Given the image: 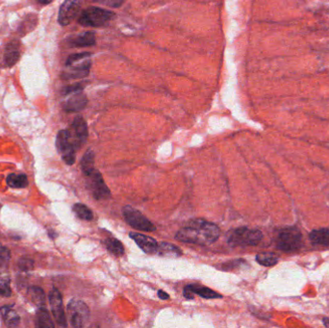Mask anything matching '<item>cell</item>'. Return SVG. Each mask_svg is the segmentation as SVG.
Returning a JSON list of instances; mask_svg holds the SVG:
<instances>
[{"instance_id":"8","label":"cell","mask_w":329,"mask_h":328,"mask_svg":"<svg viewBox=\"0 0 329 328\" xmlns=\"http://www.w3.org/2000/svg\"><path fill=\"white\" fill-rule=\"evenodd\" d=\"M49 303L55 321L59 327L66 328V317L63 307L62 295L56 288H53L49 293Z\"/></svg>"},{"instance_id":"34","label":"cell","mask_w":329,"mask_h":328,"mask_svg":"<svg viewBox=\"0 0 329 328\" xmlns=\"http://www.w3.org/2000/svg\"><path fill=\"white\" fill-rule=\"evenodd\" d=\"M96 1L110 7H119L123 2V0H96Z\"/></svg>"},{"instance_id":"27","label":"cell","mask_w":329,"mask_h":328,"mask_svg":"<svg viewBox=\"0 0 329 328\" xmlns=\"http://www.w3.org/2000/svg\"><path fill=\"white\" fill-rule=\"evenodd\" d=\"M256 261L265 266H271L278 262V257L274 253L265 252L256 256Z\"/></svg>"},{"instance_id":"4","label":"cell","mask_w":329,"mask_h":328,"mask_svg":"<svg viewBox=\"0 0 329 328\" xmlns=\"http://www.w3.org/2000/svg\"><path fill=\"white\" fill-rule=\"evenodd\" d=\"M67 317L73 328H84L90 320V309L87 304L79 299H72L67 304Z\"/></svg>"},{"instance_id":"13","label":"cell","mask_w":329,"mask_h":328,"mask_svg":"<svg viewBox=\"0 0 329 328\" xmlns=\"http://www.w3.org/2000/svg\"><path fill=\"white\" fill-rule=\"evenodd\" d=\"M129 235L132 240H134L139 247L142 248L145 253L151 254L157 251L158 243L153 238L136 232H131Z\"/></svg>"},{"instance_id":"18","label":"cell","mask_w":329,"mask_h":328,"mask_svg":"<svg viewBox=\"0 0 329 328\" xmlns=\"http://www.w3.org/2000/svg\"><path fill=\"white\" fill-rule=\"evenodd\" d=\"M19 45L20 44L17 41H13L7 45L6 53L4 56V61H5L6 66H14L20 60L21 54L19 51Z\"/></svg>"},{"instance_id":"7","label":"cell","mask_w":329,"mask_h":328,"mask_svg":"<svg viewBox=\"0 0 329 328\" xmlns=\"http://www.w3.org/2000/svg\"><path fill=\"white\" fill-rule=\"evenodd\" d=\"M56 147L66 164H73L75 162V146L73 145L68 130H61L56 138Z\"/></svg>"},{"instance_id":"6","label":"cell","mask_w":329,"mask_h":328,"mask_svg":"<svg viewBox=\"0 0 329 328\" xmlns=\"http://www.w3.org/2000/svg\"><path fill=\"white\" fill-rule=\"evenodd\" d=\"M123 215L126 223L135 229L145 232H153L156 229L154 225H152L148 219H146L140 211L136 210L129 205L123 207Z\"/></svg>"},{"instance_id":"30","label":"cell","mask_w":329,"mask_h":328,"mask_svg":"<svg viewBox=\"0 0 329 328\" xmlns=\"http://www.w3.org/2000/svg\"><path fill=\"white\" fill-rule=\"evenodd\" d=\"M11 253L9 249L0 243V268H6L10 262Z\"/></svg>"},{"instance_id":"31","label":"cell","mask_w":329,"mask_h":328,"mask_svg":"<svg viewBox=\"0 0 329 328\" xmlns=\"http://www.w3.org/2000/svg\"><path fill=\"white\" fill-rule=\"evenodd\" d=\"M91 56V53L84 52V53H77V54H72L70 55L67 60H66V66H71L77 62H81L85 59H88Z\"/></svg>"},{"instance_id":"33","label":"cell","mask_w":329,"mask_h":328,"mask_svg":"<svg viewBox=\"0 0 329 328\" xmlns=\"http://www.w3.org/2000/svg\"><path fill=\"white\" fill-rule=\"evenodd\" d=\"M83 85L84 84H82V83H78V84L67 86L63 90V95H69V94H75V93L81 92L84 88Z\"/></svg>"},{"instance_id":"9","label":"cell","mask_w":329,"mask_h":328,"mask_svg":"<svg viewBox=\"0 0 329 328\" xmlns=\"http://www.w3.org/2000/svg\"><path fill=\"white\" fill-rule=\"evenodd\" d=\"M88 187L96 199H106L111 197V193L106 186L100 172L95 169L88 175Z\"/></svg>"},{"instance_id":"11","label":"cell","mask_w":329,"mask_h":328,"mask_svg":"<svg viewBox=\"0 0 329 328\" xmlns=\"http://www.w3.org/2000/svg\"><path fill=\"white\" fill-rule=\"evenodd\" d=\"M80 2L79 0H66L60 7L58 21L61 25H68L79 14Z\"/></svg>"},{"instance_id":"14","label":"cell","mask_w":329,"mask_h":328,"mask_svg":"<svg viewBox=\"0 0 329 328\" xmlns=\"http://www.w3.org/2000/svg\"><path fill=\"white\" fill-rule=\"evenodd\" d=\"M70 66V69L62 73L61 77L63 79H78V78H84L86 77L90 72L91 62L89 60H85L80 65H72Z\"/></svg>"},{"instance_id":"1","label":"cell","mask_w":329,"mask_h":328,"mask_svg":"<svg viewBox=\"0 0 329 328\" xmlns=\"http://www.w3.org/2000/svg\"><path fill=\"white\" fill-rule=\"evenodd\" d=\"M220 234V228L215 224L196 219L179 230L175 235V239L183 243L209 245L216 242Z\"/></svg>"},{"instance_id":"24","label":"cell","mask_w":329,"mask_h":328,"mask_svg":"<svg viewBox=\"0 0 329 328\" xmlns=\"http://www.w3.org/2000/svg\"><path fill=\"white\" fill-rule=\"evenodd\" d=\"M81 168L86 176L95 170V153L93 150L87 151L83 156L81 160Z\"/></svg>"},{"instance_id":"32","label":"cell","mask_w":329,"mask_h":328,"mask_svg":"<svg viewBox=\"0 0 329 328\" xmlns=\"http://www.w3.org/2000/svg\"><path fill=\"white\" fill-rule=\"evenodd\" d=\"M33 266L34 261L33 259H31V258L22 257V258H21L20 261H19V267H20L21 270L28 271V270L32 269Z\"/></svg>"},{"instance_id":"3","label":"cell","mask_w":329,"mask_h":328,"mask_svg":"<svg viewBox=\"0 0 329 328\" xmlns=\"http://www.w3.org/2000/svg\"><path fill=\"white\" fill-rule=\"evenodd\" d=\"M114 16L115 14L111 11L98 7H90L81 13L78 22L83 26L99 27L109 22Z\"/></svg>"},{"instance_id":"2","label":"cell","mask_w":329,"mask_h":328,"mask_svg":"<svg viewBox=\"0 0 329 328\" xmlns=\"http://www.w3.org/2000/svg\"><path fill=\"white\" fill-rule=\"evenodd\" d=\"M263 234L256 229H248L247 227H240L231 230L227 234V242L231 246H257L262 240Z\"/></svg>"},{"instance_id":"12","label":"cell","mask_w":329,"mask_h":328,"mask_svg":"<svg viewBox=\"0 0 329 328\" xmlns=\"http://www.w3.org/2000/svg\"><path fill=\"white\" fill-rule=\"evenodd\" d=\"M184 296L188 299H193L195 297V295H199L203 298L207 299H213V298H222L223 295H220L219 293L203 286L199 285H188L185 290H184Z\"/></svg>"},{"instance_id":"17","label":"cell","mask_w":329,"mask_h":328,"mask_svg":"<svg viewBox=\"0 0 329 328\" xmlns=\"http://www.w3.org/2000/svg\"><path fill=\"white\" fill-rule=\"evenodd\" d=\"M68 41L70 46L73 47L91 46L96 44V35L92 31H88L70 39Z\"/></svg>"},{"instance_id":"29","label":"cell","mask_w":329,"mask_h":328,"mask_svg":"<svg viewBox=\"0 0 329 328\" xmlns=\"http://www.w3.org/2000/svg\"><path fill=\"white\" fill-rule=\"evenodd\" d=\"M0 295L6 297L12 295L10 287V279L7 276V274H3L1 272H0Z\"/></svg>"},{"instance_id":"23","label":"cell","mask_w":329,"mask_h":328,"mask_svg":"<svg viewBox=\"0 0 329 328\" xmlns=\"http://www.w3.org/2000/svg\"><path fill=\"white\" fill-rule=\"evenodd\" d=\"M310 240L315 245L329 246V227L323 229L313 230L310 233Z\"/></svg>"},{"instance_id":"22","label":"cell","mask_w":329,"mask_h":328,"mask_svg":"<svg viewBox=\"0 0 329 328\" xmlns=\"http://www.w3.org/2000/svg\"><path fill=\"white\" fill-rule=\"evenodd\" d=\"M156 252H158L161 256L165 257H179L182 255V251L180 248L168 243L159 244Z\"/></svg>"},{"instance_id":"21","label":"cell","mask_w":329,"mask_h":328,"mask_svg":"<svg viewBox=\"0 0 329 328\" xmlns=\"http://www.w3.org/2000/svg\"><path fill=\"white\" fill-rule=\"evenodd\" d=\"M27 296L38 308L45 307V294L41 288L36 286L30 287L27 291Z\"/></svg>"},{"instance_id":"35","label":"cell","mask_w":329,"mask_h":328,"mask_svg":"<svg viewBox=\"0 0 329 328\" xmlns=\"http://www.w3.org/2000/svg\"><path fill=\"white\" fill-rule=\"evenodd\" d=\"M158 295H159V297L161 298V299H168V297H169V295H167L166 293H164V292H163V291H158Z\"/></svg>"},{"instance_id":"37","label":"cell","mask_w":329,"mask_h":328,"mask_svg":"<svg viewBox=\"0 0 329 328\" xmlns=\"http://www.w3.org/2000/svg\"><path fill=\"white\" fill-rule=\"evenodd\" d=\"M324 324L327 328H329V319H324Z\"/></svg>"},{"instance_id":"20","label":"cell","mask_w":329,"mask_h":328,"mask_svg":"<svg viewBox=\"0 0 329 328\" xmlns=\"http://www.w3.org/2000/svg\"><path fill=\"white\" fill-rule=\"evenodd\" d=\"M36 327L41 328H54L52 319L48 311L45 309V307L38 308V311L36 314Z\"/></svg>"},{"instance_id":"36","label":"cell","mask_w":329,"mask_h":328,"mask_svg":"<svg viewBox=\"0 0 329 328\" xmlns=\"http://www.w3.org/2000/svg\"><path fill=\"white\" fill-rule=\"evenodd\" d=\"M39 3L42 4V5H47L49 3H51L53 0H37Z\"/></svg>"},{"instance_id":"10","label":"cell","mask_w":329,"mask_h":328,"mask_svg":"<svg viewBox=\"0 0 329 328\" xmlns=\"http://www.w3.org/2000/svg\"><path fill=\"white\" fill-rule=\"evenodd\" d=\"M68 133L75 148H79L87 141L88 127L82 117H77L74 119L70 128L68 129Z\"/></svg>"},{"instance_id":"28","label":"cell","mask_w":329,"mask_h":328,"mask_svg":"<svg viewBox=\"0 0 329 328\" xmlns=\"http://www.w3.org/2000/svg\"><path fill=\"white\" fill-rule=\"evenodd\" d=\"M36 24H37V17L35 15L27 16V18L21 24L19 31L21 35L29 33L36 27Z\"/></svg>"},{"instance_id":"26","label":"cell","mask_w":329,"mask_h":328,"mask_svg":"<svg viewBox=\"0 0 329 328\" xmlns=\"http://www.w3.org/2000/svg\"><path fill=\"white\" fill-rule=\"evenodd\" d=\"M73 212L75 213V215L84 221H91L94 218V215L92 213V211L84 204L82 203H76L73 205Z\"/></svg>"},{"instance_id":"5","label":"cell","mask_w":329,"mask_h":328,"mask_svg":"<svg viewBox=\"0 0 329 328\" xmlns=\"http://www.w3.org/2000/svg\"><path fill=\"white\" fill-rule=\"evenodd\" d=\"M302 244V236L300 231L294 227L282 230L276 241V246L284 251H294L298 249Z\"/></svg>"},{"instance_id":"25","label":"cell","mask_w":329,"mask_h":328,"mask_svg":"<svg viewBox=\"0 0 329 328\" xmlns=\"http://www.w3.org/2000/svg\"><path fill=\"white\" fill-rule=\"evenodd\" d=\"M104 245L107 249L116 256H122L124 254V247L123 244L115 239V238H108L104 241Z\"/></svg>"},{"instance_id":"15","label":"cell","mask_w":329,"mask_h":328,"mask_svg":"<svg viewBox=\"0 0 329 328\" xmlns=\"http://www.w3.org/2000/svg\"><path fill=\"white\" fill-rule=\"evenodd\" d=\"M88 103V99L87 97L81 93H75L70 99H67L66 103L64 104V110L68 113H73V112H79L83 110Z\"/></svg>"},{"instance_id":"19","label":"cell","mask_w":329,"mask_h":328,"mask_svg":"<svg viewBox=\"0 0 329 328\" xmlns=\"http://www.w3.org/2000/svg\"><path fill=\"white\" fill-rule=\"evenodd\" d=\"M6 182L7 185L13 189H24L28 186V178L23 173H11L7 176Z\"/></svg>"},{"instance_id":"16","label":"cell","mask_w":329,"mask_h":328,"mask_svg":"<svg viewBox=\"0 0 329 328\" xmlns=\"http://www.w3.org/2000/svg\"><path fill=\"white\" fill-rule=\"evenodd\" d=\"M0 315L4 324L9 328H15L20 325L21 318L18 313L11 306H2L0 308Z\"/></svg>"}]
</instances>
